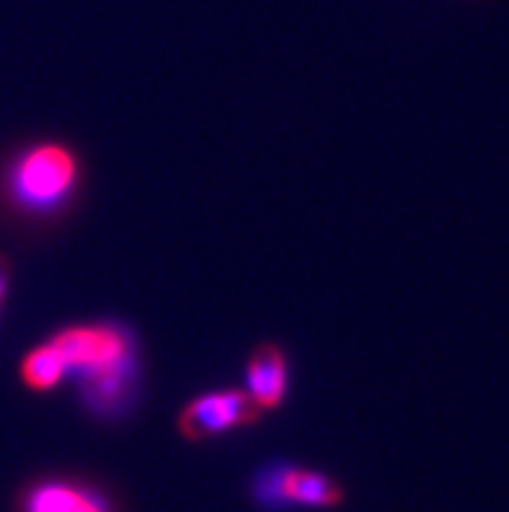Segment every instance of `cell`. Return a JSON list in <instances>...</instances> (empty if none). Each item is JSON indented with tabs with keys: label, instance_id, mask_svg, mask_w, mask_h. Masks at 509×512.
I'll use <instances>...</instances> for the list:
<instances>
[{
	"label": "cell",
	"instance_id": "cell-6",
	"mask_svg": "<svg viewBox=\"0 0 509 512\" xmlns=\"http://www.w3.org/2000/svg\"><path fill=\"white\" fill-rule=\"evenodd\" d=\"M242 388L263 414H273L286 406L291 393V359L289 351L276 341H260L245 362Z\"/></svg>",
	"mask_w": 509,
	"mask_h": 512
},
{
	"label": "cell",
	"instance_id": "cell-4",
	"mask_svg": "<svg viewBox=\"0 0 509 512\" xmlns=\"http://www.w3.org/2000/svg\"><path fill=\"white\" fill-rule=\"evenodd\" d=\"M263 416L245 388H211L182 403L174 427L185 442H211L255 427Z\"/></svg>",
	"mask_w": 509,
	"mask_h": 512
},
{
	"label": "cell",
	"instance_id": "cell-7",
	"mask_svg": "<svg viewBox=\"0 0 509 512\" xmlns=\"http://www.w3.org/2000/svg\"><path fill=\"white\" fill-rule=\"evenodd\" d=\"M16 377H19L21 388L34 393V396H50L58 393L65 383V364L60 351L52 346L50 338H42L39 344L29 346L19 357L16 364Z\"/></svg>",
	"mask_w": 509,
	"mask_h": 512
},
{
	"label": "cell",
	"instance_id": "cell-1",
	"mask_svg": "<svg viewBox=\"0 0 509 512\" xmlns=\"http://www.w3.org/2000/svg\"><path fill=\"white\" fill-rule=\"evenodd\" d=\"M86 193V162L76 143L34 136L0 149V232L47 240L76 219Z\"/></svg>",
	"mask_w": 509,
	"mask_h": 512
},
{
	"label": "cell",
	"instance_id": "cell-5",
	"mask_svg": "<svg viewBox=\"0 0 509 512\" xmlns=\"http://www.w3.org/2000/svg\"><path fill=\"white\" fill-rule=\"evenodd\" d=\"M16 512H117L115 500L81 476H37L16 497Z\"/></svg>",
	"mask_w": 509,
	"mask_h": 512
},
{
	"label": "cell",
	"instance_id": "cell-3",
	"mask_svg": "<svg viewBox=\"0 0 509 512\" xmlns=\"http://www.w3.org/2000/svg\"><path fill=\"white\" fill-rule=\"evenodd\" d=\"M250 500L260 512L336 510L346 502V489L325 471L273 458L255 468L250 479Z\"/></svg>",
	"mask_w": 509,
	"mask_h": 512
},
{
	"label": "cell",
	"instance_id": "cell-9",
	"mask_svg": "<svg viewBox=\"0 0 509 512\" xmlns=\"http://www.w3.org/2000/svg\"><path fill=\"white\" fill-rule=\"evenodd\" d=\"M0 315H3V307H0Z\"/></svg>",
	"mask_w": 509,
	"mask_h": 512
},
{
	"label": "cell",
	"instance_id": "cell-2",
	"mask_svg": "<svg viewBox=\"0 0 509 512\" xmlns=\"http://www.w3.org/2000/svg\"><path fill=\"white\" fill-rule=\"evenodd\" d=\"M60 351L78 409L91 422L115 427L143 403V346L136 325L97 318L60 325L47 336Z\"/></svg>",
	"mask_w": 509,
	"mask_h": 512
},
{
	"label": "cell",
	"instance_id": "cell-8",
	"mask_svg": "<svg viewBox=\"0 0 509 512\" xmlns=\"http://www.w3.org/2000/svg\"><path fill=\"white\" fill-rule=\"evenodd\" d=\"M13 260L8 258V253L0 250V307H6L8 297H11V286H13Z\"/></svg>",
	"mask_w": 509,
	"mask_h": 512
}]
</instances>
